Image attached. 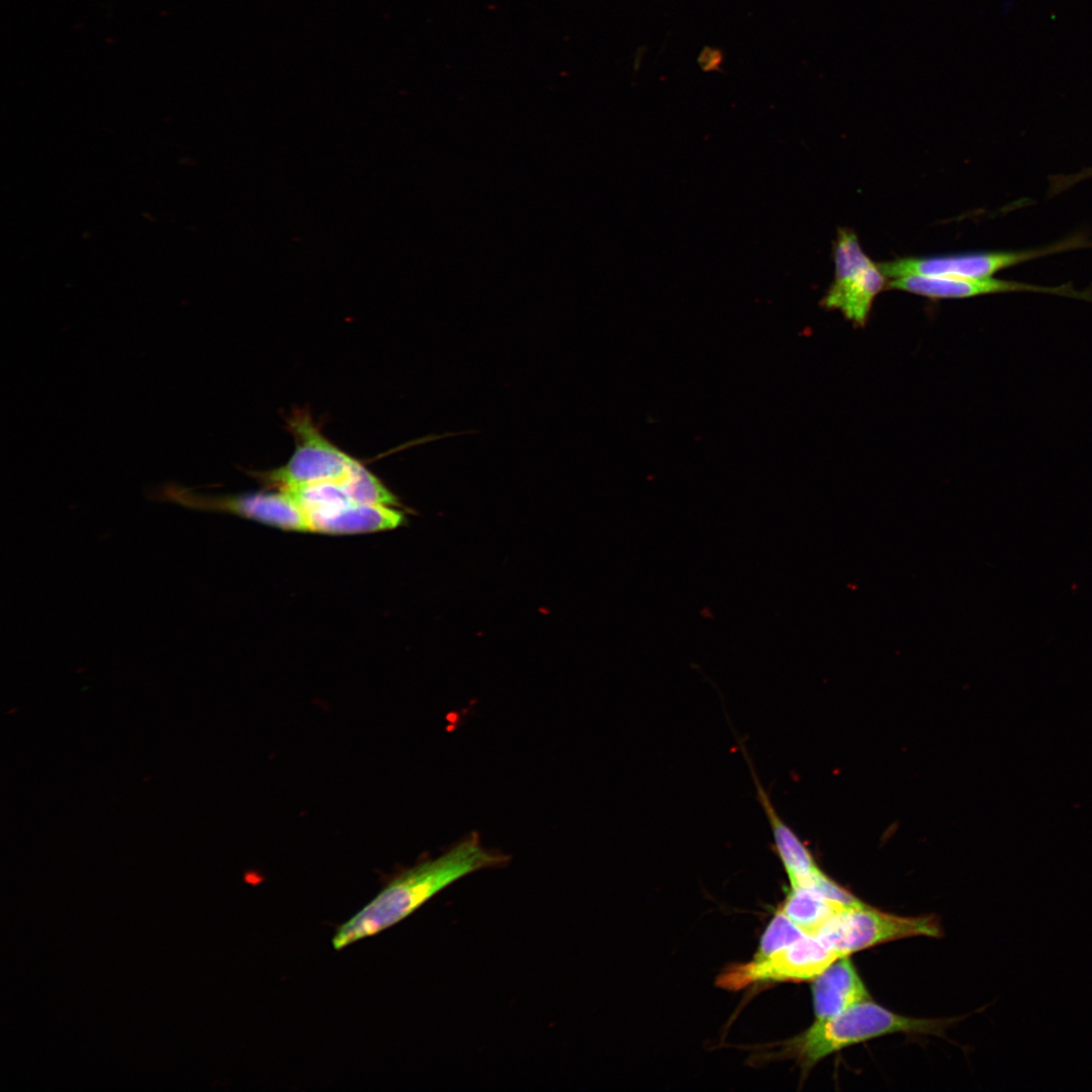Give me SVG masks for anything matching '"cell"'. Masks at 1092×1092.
I'll return each instance as SVG.
<instances>
[{"mask_svg": "<svg viewBox=\"0 0 1092 1092\" xmlns=\"http://www.w3.org/2000/svg\"><path fill=\"white\" fill-rule=\"evenodd\" d=\"M508 860V855L484 848L473 833L442 855L394 877L370 903L337 929L333 945L341 949L374 935L404 919L459 879L500 867Z\"/></svg>", "mask_w": 1092, "mask_h": 1092, "instance_id": "obj_1", "label": "cell"}, {"mask_svg": "<svg viewBox=\"0 0 1092 1092\" xmlns=\"http://www.w3.org/2000/svg\"><path fill=\"white\" fill-rule=\"evenodd\" d=\"M944 1025L945 1021L903 1016L867 1000L835 1016L816 1019L788 1045L803 1066L810 1068L854 1043L894 1032L937 1033Z\"/></svg>", "mask_w": 1092, "mask_h": 1092, "instance_id": "obj_2", "label": "cell"}, {"mask_svg": "<svg viewBox=\"0 0 1092 1092\" xmlns=\"http://www.w3.org/2000/svg\"><path fill=\"white\" fill-rule=\"evenodd\" d=\"M834 278L820 301L838 310L855 327L868 323L875 298L887 289V276L862 250L857 235L838 228L833 243Z\"/></svg>", "mask_w": 1092, "mask_h": 1092, "instance_id": "obj_3", "label": "cell"}, {"mask_svg": "<svg viewBox=\"0 0 1092 1092\" xmlns=\"http://www.w3.org/2000/svg\"><path fill=\"white\" fill-rule=\"evenodd\" d=\"M1092 247L1085 234H1076L1044 247L977 252L931 257H904L879 263L887 278L927 275L959 278H988L1009 267L1056 253Z\"/></svg>", "mask_w": 1092, "mask_h": 1092, "instance_id": "obj_4", "label": "cell"}, {"mask_svg": "<svg viewBox=\"0 0 1092 1092\" xmlns=\"http://www.w3.org/2000/svg\"><path fill=\"white\" fill-rule=\"evenodd\" d=\"M940 934L935 916H898L863 904L841 911L815 937L843 957L892 940Z\"/></svg>", "mask_w": 1092, "mask_h": 1092, "instance_id": "obj_5", "label": "cell"}, {"mask_svg": "<svg viewBox=\"0 0 1092 1092\" xmlns=\"http://www.w3.org/2000/svg\"><path fill=\"white\" fill-rule=\"evenodd\" d=\"M151 499L196 510L241 516L283 530L310 532L305 514L283 491L238 495H207L176 482H165L148 492Z\"/></svg>", "mask_w": 1092, "mask_h": 1092, "instance_id": "obj_6", "label": "cell"}, {"mask_svg": "<svg viewBox=\"0 0 1092 1092\" xmlns=\"http://www.w3.org/2000/svg\"><path fill=\"white\" fill-rule=\"evenodd\" d=\"M288 425L295 439L293 454L282 466L262 473L261 479L284 489L347 475L355 459L330 442L306 412L293 413Z\"/></svg>", "mask_w": 1092, "mask_h": 1092, "instance_id": "obj_7", "label": "cell"}, {"mask_svg": "<svg viewBox=\"0 0 1092 1092\" xmlns=\"http://www.w3.org/2000/svg\"><path fill=\"white\" fill-rule=\"evenodd\" d=\"M841 957L817 937L805 935L765 958L728 968L718 985L738 990L759 981L813 980Z\"/></svg>", "mask_w": 1092, "mask_h": 1092, "instance_id": "obj_8", "label": "cell"}, {"mask_svg": "<svg viewBox=\"0 0 1092 1092\" xmlns=\"http://www.w3.org/2000/svg\"><path fill=\"white\" fill-rule=\"evenodd\" d=\"M897 289L930 299H958L986 294L1031 292L1085 300V290L1072 284L1041 286L1025 282L988 278H959L927 275H906L888 281L887 289Z\"/></svg>", "mask_w": 1092, "mask_h": 1092, "instance_id": "obj_9", "label": "cell"}, {"mask_svg": "<svg viewBox=\"0 0 1092 1092\" xmlns=\"http://www.w3.org/2000/svg\"><path fill=\"white\" fill-rule=\"evenodd\" d=\"M310 532L350 535L395 529L404 522V515L390 506L351 504L325 512L305 514Z\"/></svg>", "mask_w": 1092, "mask_h": 1092, "instance_id": "obj_10", "label": "cell"}, {"mask_svg": "<svg viewBox=\"0 0 1092 1092\" xmlns=\"http://www.w3.org/2000/svg\"><path fill=\"white\" fill-rule=\"evenodd\" d=\"M816 1019L835 1016L870 1000L869 992L848 956L831 964L814 979L812 987Z\"/></svg>", "mask_w": 1092, "mask_h": 1092, "instance_id": "obj_11", "label": "cell"}, {"mask_svg": "<svg viewBox=\"0 0 1092 1092\" xmlns=\"http://www.w3.org/2000/svg\"><path fill=\"white\" fill-rule=\"evenodd\" d=\"M759 801L770 824L777 851L790 879L791 888H807L821 870L799 837L779 817L765 791L753 776Z\"/></svg>", "mask_w": 1092, "mask_h": 1092, "instance_id": "obj_12", "label": "cell"}, {"mask_svg": "<svg viewBox=\"0 0 1092 1092\" xmlns=\"http://www.w3.org/2000/svg\"><path fill=\"white\" fill-rule=\"evenodd\" d=\"M846 908L807 888H792L782 911L802 932L816 936L821 928Z\"/></svg>", "mask_w": 1092, "mask_h": 1092, "instance_id": "obj_13", "label": "cell"}, {"mask_svg": "<svg viewBox=\"0 0 1092 1092\" xmlns=\"http://www.w3.org/2000/svg\"><path fill=\"white\" fill-rule=\"evenodd\" d=\"M343 481L354 504L399 506L396 496L356 459Z\"/></svg>", "mask_w": 1092, "mask_h": 1092, "instance_id": "obj_14", "label": "cell"}, {"mask_svg": "<svg viewBox=\"0 0 1092 1092\" xmlns=\"http://www.w3.org/2000/svg\"><path fill=\"white\" fill-rule=\"evenodd\" d=\"M805 935L783 912H780L765 930L754 959L765 958Z\"/></svg>", "mask_w": 1092, "mask_h": 1092, "instance_id": "obj_15", "label": "cell"}]
</instances>
